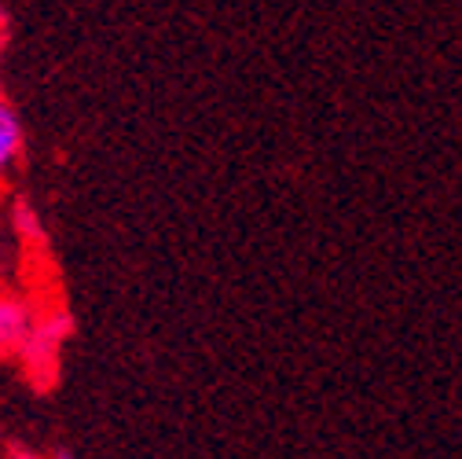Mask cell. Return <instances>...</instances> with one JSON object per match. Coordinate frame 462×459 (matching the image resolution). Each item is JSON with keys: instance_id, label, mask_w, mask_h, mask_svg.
<instances>
[{"instance_id": "7a4b0ae2", "label": "cell", "mask_w": 462, "mask_h": 459, "mask_svg": "<svg viewBox=\"0 0 462 459\" xmlns=\"http://www.w3.org/2000/svg\"><path fill=\"white\" fill-rule=\"evenodd\" d=\"M33 320H37V309L30 305V298L0 286V361L19 357Z\"/></svg>"}, {"instance_id": "5b68a950", "label": "cell", "mask_w": 462, "mask_h": 459, "mask_svg": "<svg viewBox=\"0 0 462 459\" xmlns=\"http://www.w3.org/2000/svg\"><path fill=\"white\" fill-rule=\"evenodd\" d=\"M0 445H5V426H0Z\"/></svg>"}, {"instance_id": "277c9868", "label": "cell", "mask_w": 462, "mask_h": 459, "mask_svg": "<svg viewBox=\"0 0 462 459\" xmlns=\"http://www.w3.org/2000/svg\"><path fill=\"white\" fill-rule=\"evenodd\" d=\"M0 55H5V33H0Z\"/></svg>"}, {"instance_id": "3957f363", "label": "cell", "mask_w": 462, "mask_h": 459, "mask_svg": "<svg viewBox=\"0 0 462 459\" xmlns=\"http://www.w3.org/2000/svg\"><path fill=\"white\" fill-rule=\"evenodd\" d=\"M26 151V133H23V118H19V110L0 96V181H5L12 169L19 165Z\"/></svg>"}, {"instance_id": "6da1fadb", "label": "cell", "mask_w": 462, "mask_h": 459, "mask_svg": "<svg viewBox=\"0 0 462 459\" xmlns=\"http://www.w3.org/2000/svg\"><path fill=\"white\" fill-rule=\"evenodd\" d=\"M70 334V320L63 313H48V316H37L23 350H19V361H23V371L33 386H48L60 371V350H63V338Z\"/></svg>"}]
</instances>
